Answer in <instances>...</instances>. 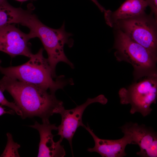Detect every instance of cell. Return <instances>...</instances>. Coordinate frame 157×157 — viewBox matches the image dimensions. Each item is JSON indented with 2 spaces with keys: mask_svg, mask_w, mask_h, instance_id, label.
Returning <instances> with one entry per match:
<instances>
[{
  "mask_svg": "<svg viewBox=\"0 0 157 157\" xmlns=\"http://www.w3.org/2000/svg\"><path fill=\"white\" fill-rule=\"evenodd\" d=\"M0 89L7 91L22 113V119L37 116L42 122L58 113L64 107L55 94L35 85L4 76L0 80Z\"/></svg>",
  "mask_w": 157,
  "mask_h": 157,
  "instance_id": "1",
  "label": "cell"
},
{
  "mask_svg": "<svg viewBox=\"0 0 157 157\" xmlns=\"http://www.w3.org/2000/svg\"><path fill=\"white\" fill-rule=\"evenodd\" d=\"M21 11L18 24L29 29L32 38H38L41 40L47 53V59L53 78L57 77L56 68L60 62L64 63L73 68V64L64 51L65 44H67L69 47L73 44V41L70 38L72 34L66 31L65 22L60 28H53L41 22L31 9H23Z\"/></svg>",
  "mask_w": 157,
  "mask_h": 157,
  "instance_id": "2",
  "label": "cell"
},
{
  "mask_svg": "<svg viewBox=\"0 0 157 157\" xmlns=\"http://www.w3.org/2000/svg\"><path fill=\"white\" fill-rule=\"evenodd\" d=\"M43 49L41 48L37 53L33 54L28 61L17 66L3 67L0 60V72L4 76L49 90L53 94L67 85H72V79H65L63 76L53 80L51 68L47 58L43 55Z\"/></svg>",
  "mask_w": 157,
  "mask_h": 157,
  "instance_id": "3",
  "label": "cell"
},
{
  "mask_svg": "<svg viewBox=\"0 0 157 157\" xmlns=\"http://www.w3.org/2000/svg\"><path fill=\"white\" fill-rule=\"evenodd\" d=\"M115 56L119 61L131 64L136 79L157 74V58L145 48L134 41L121 30L114 28Z\"/></svg>",
  "mask_w": 157,
  "mask_h": 157,
  "instance_id": "4",
  "label": "cell"
},
{
  "mask_svg": "<svg viewBox=\"0 0 157 157\" xmlns=\"http://www.w3.org/2000/svg\"><path fill=\"white\" fill-rule=\"evenodd\" d=\"M147 49L157 58V20L151 14L117 21L113 25Z\"/></svg>",
  "mask_w": 157,
  "mask_h": 157,
  "instance_id": "5",
  "label": "cell"
},
{
  "mask_svg": "<svg viewBox=\"0 0 157 157\" xmlns=\"http://www.w3.org/2000/svg\"><path fill=\"white\" fill-rule=\"evenodd\" d=\"M146 77L118 92L120 103L131 105V114L138 112L144 117L150 114L153 110L150 106L156 103L157 98V74Z\"/></svg>",
  "mask_w": 157,
  "mask_h": 157,
  "instance_id": "6",
  "label": "cell"
},
{
  "mask_svg": "<svg viewBox=\"0 0 157 157\" xmlns=\"http://www.w3.org/2000/svg\"><path fill=\"white\" fill-rule=\"evenodd\" d=\"M108 100L104 96L101 94L94 98L87 99L83 104L77 106L75 108L69 110L65 109L64 107L59 112L61 117V124L58 126L57 134L60 136V139L67 140L69 144L72 154V140L77 128L80 126L84 128V125L82 120V115L86 108L90 104L98 102L104 105Z\"/></svg>",
  "mask_w": 157,
  "mask_h": 157,
  "instance_id": "7",
  "label": "cell"
},
{
  "mask_svg": "<svg viewBox=\"0 0 157 157\" xmlns=\"http://www.w3.org/2000/svg\"><path fill=\"white\" fill-rule=\"evenodd\" d=\"M130 137L132 144L138 145L140 150L136 154L142 157L157 156V134L153 129L142 124L127 122L120 128Z\"/></svg>",
  "mask_w": 157,
  "mask_h": 157,
  "instance_id": "8",
  "label": "cell"
},
{
  "mask_svg": "<svg viewBox=\"0 0 157 157\" xmlns=\"http://www.w3.org/2000/svg\"><path fill=\"white\" fill-rule=\"evenodd\" d=\"M32 38L13 24L0 28V51L11 57L22 55L30 58L33 55L28 41Z\"/></svg>",
  "mask_w": 157,
  "mask_h": 157,
  "instance_id": "9",
  "label": "cell"
},
{
  "mask_svg": "<svg viewBox=\"0 0 157 157\" xmlns=\"http://www.w3.org/2000/svg\"><path fill=\"white\" fill-rule=\"evenodd\" d=\"M42 123L40 124L35 121L34 125L29 126L38 130L40 134V140L37 156H65V151L61 144L62 141L60 139L58 141L55 142L53 139L54 135L52 133V130H57L58 127L55 124H51L49 121Z\"/></svg>",
  "mask_w": 157,
  "mask_h": 157,
  "instance_id": "10",
  "label": "cell"
},
{
  "mask_svg": "<svg viewBox=\"0 0 157 157\" xmlns=\"http://www.w3.org/2000/svg\"><path fill=\"white\" fill-rule=\"evenodd\" d=\"M85 125V128L92 136L94 142V146L92 148H89V152H96L102 157H123L127 154L125 151L126 145L131 143L129 136L124 134L122 138L117 140L101 139L98 137L93 132L88 125Z\"/></svg>",
  "mask_w": 157,
  "mask_h": 157,
  "instance_id": "11",
  "label": "cell"
},
{
  "mask_svg": "<svg viewBox=\"0 0 157 157\" xmlns=\"http://www.w3.org/2000/svg\"><path fill=\"white\" fill-rule=\"evenodd\" d=\"M147 5L145 0H125L116 10L104 12L106 24L111 27L117 21L132 18L145 13Z\"/></svg>",
  "mask_w": 157,
  "mask_h": 157,
  "instance_id": "12",
  "label": "cell"
},
{
  "mask_svg": "<svg viewBox=\"0 0 157 157\" xmlns=\"http://www.w3.org/2000/svg\"><path fill=\"white\" fill-rule=\"evenodd\" d=\"M21 8H15L7 0L0 4V28L14 24H18Z\"/></svg>",
  "mask_w": 157,
  "mask_h": 157,
  "instance_id": "13",
  "label": "cell"
},
{
  "mask_svg": "<svg viewBox=\"0 0 157 157\" xmlns=\"http://www.w3.org/2000/svg\"><path fill=\"white\" fill-rule=\"evenodd\" d=\"M7 135L8 137L7 145L1 156L19 157L18 149L20 147V145L14 142L10 134L8 133Z\"/></svg>",
  "mask_w": 157,
  "mask_h": 157,
  "instance_id": "14",
  "label": "cell"
},
{
  "mask_svg": "<svg viewBox=\"0 0 157 157\" xmlns=\"http://www.w3.org/2000/svg\"><path fill=\"white\" fill-rule=\"evenodd\" d=\"M0 104L11 109L18 115L22 116V113L15 103L8 101L5 97L3 93V92L0 89Z\"/></svg>",
  "mask_w": 157,
  "mask_h": 157,
  "instance_id": "15",
  "label": "cell"
},
{
  "mask_svg": "<svg viewBox=\"0 0 157 157\" xmlns=\"http://www.w3.org/2000/svg\"><path fill=\"white\" fill-rule=\"evenodd\" d=\"M147 6H149L151 9L150 14L157 20V0H145Z\"/></svg>",
  "mask_w": 157,
  "mask_h": 157,
  "instance_id": "16",
  "label": "cell"
},
{
  "mask_svg": "<svg viewBox=\"0 0 157 157\" xmlns=\"http://www.w3.org/2000/svg\"><path fill=\"white\" fill-rule=\"evenodd\" d=\"M14 112V111L9 110L6 111L5 110V108H3L2 106V105H0V116L6 113L11 114H13Z\"/></svg>",
  "mask_w": 157,
  "mask_h": 157,
  "instance_id": "17",
  "label": "cell"
},
{
  "mask_svg": "<svg viewBox=\"0 0 157 157\" xmlns=\"http://www.w3.org/2000/svg\"><path fill=\"white\" fill-rule=\"evenodd\" d=\"M98 7L100 11L102 12H104L106 10L98 2L97 0H91Z\"/></svg>",
  "mask_w": 157,
  "mask_h": 157,
  "instance_id": "18",
  "label": "cell"
},
{
  "mask_svg": "<svg viewBox=\"0 0 157 157\" xmlns=\"http://www.w3.org/2000/svg\"><path fill=\"white\" fill-rule=\"evenodd\" d=\"M15 0L19 1H20V2H24V1H29V0L35 1L36 0Z\"/></svg>",
  "mask_w": 157,
  "mask_h": 157,
  "instance_id": "19",
  "label": "cell"
},
{
  "mask_svg": "<svg viewBox=\"0 0 157 157\" xmlns=\"http://www.w3.org/2000/svg\"><path fill=\"white\" fill-rule=\"evenodd\" d=\"M7 0H0V4L4 2Z\"/></svg>",
  "mask_w": 157,
  "mask_h": 157,
  "instance_id": "20",
  "label": "cell"
}]
</instances>
